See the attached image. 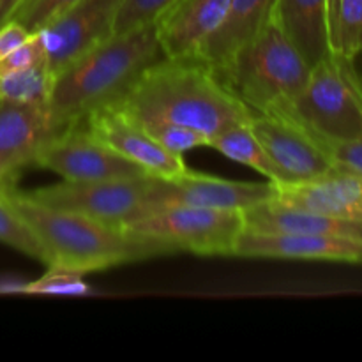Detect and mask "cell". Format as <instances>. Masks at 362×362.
Listing matches in <instances>:
<instances>
[{
  "instance_id": "obj_1",
  "label": "cell",
  "mask_w": 362,
  "mask_h": 362,
  "mask_svg": "<svg viewBox=\"0 0 362 362\" xmlns=\"http://www.w3.org/2000/svg\"><path fill=\"white\" fill-rule=\"evenodd\" d=\"M113 103L140 122L180 124L200 131L209 140L253 115L218 69L198 55H163L145 67L126 94Z\"/></svg>"
},
{
  "instance_id": "obj_2",
  "label": "cell",
  "mask_w": 362,
  "mask_h": 362,
  "mask_svg": "<svg viewBox=\"0 0 362 362\" xmlns=\"http://www.w3.org/2000/svg\"><path fill=\"white\" fill-rule=\"evenodd\" d=\"M163 52L154 25L112 34L53 78L48 113L53 133L81 124L92 110L117 101Z\"/></svg>"
},
{
  "instance_id": "obj_3",
  "label": "cell",
  "mask_w": 362,
  "mask_h": 362,
  "mask_svg": "<svg viewBox=\"0 0 362 362\" xmlns=\"http://www.w3.org/2000/svg\"><path fill=\"white\" fill-rule=\"evenodd\" d=\"M45 251L46 267L88 274L165 255L159 244L76 212L34 202L27 193L0 187Z\"/></svg>"
},
{
  "instance_id": "obj_4",
  "label": "cell",
  "mask_w": 362,
  "mask_h": 362,
  "mask_svg": "<svg viewBox=\"0 0 362 362\" xmlns=\"http://www.w3.org/2000/svg\"><path fill=\"white\" fill-rule=\"evenodd\" d=\"M216 69L251 112L267 113L286 108L303 92L311 67L271 18Z\"/></svg>"
},
{
  "instance_id": "obj_5",
  "label": "cell",
  "mask_w": 362,
  "mask_h": 362,
  "mask_svg": "<svg viewBox=\"0 0 362 362\" xmlns=\"http://www.w3.org/2000/svg\"><path fill=\"white\" fill-rule=\"evenodd\" d=\"M278 112L299 120L322 144L361 140L362 78L354 59L329 52L311 67L303 92Z\"/></svg>"
},
{
  "instance_id": "obj_6",
  "label": "cell",
  "mask_w": 362,
  "mask_h": 362,
  "mask_svg": "<svg viewBox=\"0 0 362 362\" xmlns=\"http://www.w3.org/2000/svg\"><path fill=\"white\" fill-rule=\"evenodd\" d=\"M122 228L159 244L166 253L233 257V247L244 232V219L243 211L166 205L147 209Z\"/></svg>"
},
{
  "instance_id": "obj_7",
  "label": "cell",
  "mask_w": 362,
  "mask_h": 362,
  "mask_svg": "<svg viewBox=\"0 0 362 362\" xmlns=\"http://www.w3.org/2000/svg\"><path fill=\"white\" fill-rule=\"evenodd\" d=\"M154 175L110 180H62L27 193L28 198L59 211L76 212L112 226H126L145 209Z\"/></svg>"
},
{
  "instance_id": "obj_8",
  "label": "cell",
  "mask_w": 362,
  "mask_h": 362,
  "mask_svg": "<svg viewBox=\"0 0 362 362\" xmlns=\"http://www.w3.org/2000/svg\"><path fill=\"white\" fill-rule=\"evenodd\" d=\"M34 165L55 172L64 180H110L148 175L141 166L127 161L95 140L83 124L53 133L39 148Z\"/></svg>"
},
{
  "instance_id": "obj_9",
  "label": "cell",
  "mask_w": 362,
  "mask_h": 362,
  "mask_svg": "<svg viewBox=\"0 0 362 362\" xmlns=\"http://www.w3.org/2000/svg\"><path fill=\"white\" fill-rule=\"evenodd\" d=\"M250 126L278 168L279 184L306 182L334 170L324 144L288 113L253 112Z\"/></svg>"
},
{
  "instance_id": "obj_10",
  "label": "cell",
  "mask_w": 362,
  "mask_h": 362,
  "mask_svg": "<svg viewBox=\"0 0 362 362\" xmlns=\"http://www.w3.org/2000/svg\"><path fill=\"white\" fill-rule=\"evenodd\" d=\"M276 194V184L237 182L207 173L191 172L189 168L175 177H152L145 209L166 205L246 211L264 202H271Z\"/></svg>"
},
{
  "instance_id": "obj_11",
  "label": "cell",
  "mask_w": 362,
  "mask_h": 362,
  "mask_svg": "<svg viewBox=\"0 0 362 362\" xmlns=\"http://www.w3.org/2000/svg\"><path fill=\"white\" fill-rule=\"evenodd\" d=\"M81 124L95 140L127 161L141 166L148 175L168 179L187 170L182 156L172 154L156 144L145 127L134 117L124 112L117 103H108L92 110Z\"/></svg>"
},
{
  "instance_id": "obj_12",
  "label": "cell",
  "mask_w": 362,
  "mask_h": 362,
  "mask_svg": "<svg viewBox=\"0 0 362 362\" xmlns=\"http://www.w3.org/2000/svg\"><path fill=\"white\" fill-rule=\"evenodd\" d=\"M120 0H80L41 34L53 78L113 34Z\"/></svg>"
},
{
  "instance_id": "obj_13",
  "label": "cell",
  "mask_w": 362,
  "mask_h": 362,
  "mask_svg": "<svg viewBox=\"0 0 362 362\" xmlns=\"http://www.w3.org/2000/svg\"><path fill=\"white\" fill-rule=\"evenodd\" d=\"M52 134L48 106L0 99V187L14 186Z\"/></svg>"
},
{
  "instance_id": "obj_14",
  "label": "cell",
  "mask_w": 362,
  "mask_h": 362,
  "mask_svg": "<svg viewBox=\"0 0 362 362\" xmlns=\"http://www.w3.org/2000/svg\"><path fill=\"white\" fill-rule=\"evenodd\" d=\"M233 257L279 258V260H327L362 265V240L308 233L243 232Z\"/></svg>"
},
{
  "instance_id": "obj_15",
  "label": "cell",
  "mask_w": 362,
  "mask_h": 362,
  "mask_svg": "<svg viewBox=\"0 0 362 362\" xmlns=\"http://www.w3.org/2000/svg\"><path fill=\"white\" fill-rule=\"evenodd\" d=\"M272 202L296 211L362 223V177L334 168L306 182L276 184Z\"/></svg>"
},
{
  "instance_id": "obj_16",
  "label": "cell",
  "mask_w": 362,
  "mask_h": 362,
  "mask_svg": "<svg viewBox=\"0 0 362 362\" xmlns=\"http://www.w3.org/2000/svg\"><path fill=\"white\" fill-rule=\"evenodd\" d=\"M230 0H177L154 21L165 57L198 55L223 23Z\"/></svg>"
},
{
  "instance_id": "obj_17",
  "label": "cell",
  "mask_w": 362,
  "mask_h": 362,
  "mask_svg": "<svg viewBox=\"0 0 362 362\" xmlns=\"http://www.w3.org/2000/svg\"><path fill=\"white\" fill-rule=\"evenodd\" d=\"M244 232L251 233H308L336 235L362 240V223L327 218L313 212L283 207L276 202H264L243 211Z\"/></svg>"
},
{
  "instance_id": "obj_18",
  "label": "cell",
  "mask_w": 362,
  "mask_h": 362,
  "mask_svg": "<svg viewBox=\"0 0 362 362\" xmlns=\"http://www.w3.org/2000/svg\"><path fill=\"white\" fill-rule=\"evenodd\" d=\"M271 18L303 53L310 67L331 52L327 0H276Z\"/></svg>"
},
{
  "instance_id": "obj_19",
  "label": "cell",
  "mask_w": 362,
  "mask_h": 362,
  "mask_svg": "<svg viewBox=\"0 0 362 362\" xmlns=\"http://www.w3.org/2000/svg\"><path fill=\"white\" fill-rule=\"evenodd\" d=\"M276 0H230L218 30L205 41L198 57L219 67L271 20Z\"/></svg>"
},
{
  "instance_id": "obj_20",
  "label": "cell",
  "mask_w": 362,
  "mask_h": 362,
  "mask_svg": "<svg viewBox=\"0 0 362 362\" xmlns=\"http://www.w3.org/2000/svg\"><path fill=\"white\" fill-rule=\"evenodd\" d=\"M209 147L221 152L223 156L240 163V165H246L250 168L257 170L258 173L267 177L271 182H281L278 168L272 165L267 152L264 151L258 138L255 136L253 129L250 126V120L247 122L232 124L226 129L219 131L218 134H214L209 140Z\"/></svg>"
},
{
  "instance_id": "obj_21",
  "label": "cell",
  "mask_w": 362,
  "mask_h": 362,
  "mask_svg": "<svg viewBox=\"0 0 362 362\" xmlns=\"http://www.w3.org/2000/svg\"><path fill=\"white\" fill-rule=\"evenodd\" d=\"M53 87V74L48 67V60L13 71L0 76V99L28 105L48 106Z\"/></svg>"
},
{
  "instance_id": "obj_22",
  "label": "cell",
  "mask_w": 362,
  "mask_h": 362,
  "mask_svg": "<svg viewBox=\"0 0 362 362\" xmlns=\"http://www.w3.org/2000/svg\"><path fill=\"white\" fill-rule=\"evenodd\" d=\"M0 243L45 264V251L16 209L0 189Z\"/></svg>"
},
{
  "instance_id": "obj_23",
  "label": "cell",
  "mask_w": 362,
  "mask_h": 362,
  "mask_svg": "<svg viewBox=\"0 0 362 362\" xmlns=\"http://www.w3.org/2000/svg\"><path fill=\"white\" fill-rule=\"evenodd\" d=\"M140 124L156 144L175 156H182L184 152L198 147H209V138L193 127L166 122V120H145Z\"/></svg>"
},
{
  "instance_id": "obj_24",
  "label": "cell",
  "mask_w": 362,
  "mask_h": 362,
  "mask_svg": "<svg viewBox=\"0 0 362 362\" xmlns=\"http://www.w3.org/2000/svg\"><path fill=\"white\" fill-rule=\"evenodd\" d=\"M177 0H120L113 34L154 25V21Z\"/></svg>"
},
{
  "instance_id": "obj_25",
  "label": "cell",
  "mask_w": 362,
  "mask_h": 362,
  "mask_svg": "<svg viewBox=\"0 0 362 362\" xmlns=\"http://www.w3.org/2000/svg\"><path fill=\"white\" fill-rule=\"evenodd\" d=\"M76 2L80 0H23L9 21H16L25 30L35 34Z\"/></svg>"
},
{
  "instance_id": "obj_26",
  "label": "cell",
  "mask_w": 362,
  "mask_h": 362,
  "mask_svg": "<svg viewBox=\"0 0 362 362\" xmlns=\"http://www.w3.org/2000/svg\"><path fill=\"white\" fill-rule=\"evenodd\" d=\"M25 293H59V296H85L90 292L83 274L59 267H48V272L35 281L21 286Z\"/></svg>"
},
{
  "instance_id": "obj_27",
  "label": "cell",
  "mask_w": 362,
  "mask_h": 362,
  "mask_svg": "<svg viewBox=\"0 0 362 362\" xmlns=\"http://www.w3.org/2000/svg\"><path fill=\"white\" fill-rule=\"evenodd\" d=\"M42 60H48L46 59L45 42H42L41 34L35 32L23 45H20L9 55H6L0 60V76L7 73H13V71L27 69V67L42 62Z\"/></svg>"
},
{
  "instance_id": "obj_28",
  "label": "cell",
  "mask_w": 362,
  "mask_h": 362,
  "mask_svg": "<svg viewBox=\"0 0 362 362\" xmlns=\"http://www.w3.org/2000/svg\"><path fill=\"white\" fill-rule=\"evenodd\" d=\"M334 168L362 177V138L352 141L324 144Z\"/></svg>"
},
{
  "instance_id": "obj_29",
  "label": "cell",
  "mask_w": 362,
  "mask_h": 362,
  "mask_svg": "<svg viewBox=\"0 0 362 362\" xmlns=\"http://www.w3.org/2000/svg\"><path fill=\"white\" fill-rule=\"evenodd\" d=\"M30 35V32L25 30L16 21H7L6 25H2L0 27V60L20 45H23Z\"/></svg>"
},
{
  "instance_id": "obj_30",
  "label": "cell",
  "mask_w": 362,
  "mask_h": 362,
  "mask_svg": "<svg viewBox=\"0 0 362 362\" xmlns=\"http://www.w3.org/2000/svg\"><path fill=\"white\" fill-rule=\"evenodd\" d=\"M21 2L23 0H0V27L11 20V16H13V13Z\"/></svg>"
}]
</instances>
